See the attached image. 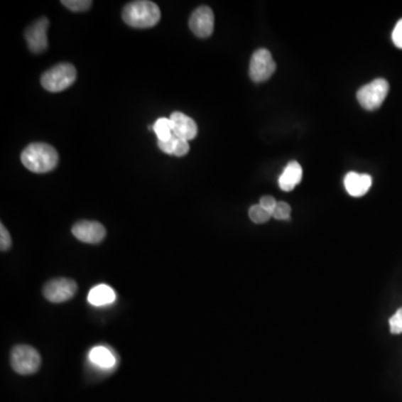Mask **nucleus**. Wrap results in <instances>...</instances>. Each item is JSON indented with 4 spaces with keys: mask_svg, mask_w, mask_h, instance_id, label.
<instances>
[{
    "mask_svg": "<svg viewBox=\"0 0 402 402\" xmlns=\"http://www.w3.org/2000/svg\"><path fill=\"white\" fill-rule=\"evenodd\" d=\"M91 0H63L62 5L65 6L66 9L75 13L87 11L92 6Z\"/></svg>",
    "mask_w": 402,
    "mask_h": 402,
    "instance_id": "obj_19",
    "label": "nucleus"
},
{
    "mask_svg": "<svg viewBox=\"0 0 402 402\" xmlns=\"http://www.w3.org/2000/svg\"><path fill=\"white\" fill-rule=\"evenodd\" d=\"M290 212H292V208L288 202L278 201L273 212L272 217L277 220H288L290 219Z\"/></svg>",
    "mask_w": 402,
    "mask_h": 402,
    "instance_id": "obj_20",
    "label": "nucleus"
},
{
    "mask_svg": "<svg viewBox=\"0 0 402 402\" xmlns=\"http://www.w3.org/2000/svg\"><path fill=\"white\" fill-rule=\"evenodd\" d=\"M72 234L76 239H79L82 243L99 244L104 241L107 236V230L102 224L99 222H91V220H81L76 222L72 228Z\"/></svg>",
    "mask_w": 402,
    "mask_h": 402,
    "instance_id": "obj_9",
    "label": "nucleus"
},
{
    "mask_svg": "<svg viewBox=\"0 0 402 402\" xmlns=\"http://www.w3.org/2000/svg\"><path fill=\"white\" fill-rule=\"evenodd\" d=\"M302 178H303V169L300 167V163L296 161H290L278 179L280 188L286 192L292 191L302 181Z\"/></svg>",
    "mask_w": 402,
    "mask_h": 402,
    "instance_id": "obj_13",
    "label": "nucleus"
},
{
    "mask_svg": "<svg viewBox=\"0 0 402 402\" xmlns=\"http://www.w3.org/2000/svg\"><path fill=\"white\" fill-rule=\"evenodd\" d=\"M11 247V234L5 226L1 224L0 225V249L1 251H9Z\"/></svg>",
    "mask_w": 402,
    "mask_h": 402,
    "instance_id": "obj_22",
    "label": "nucleus"
},
{
    "mask_svg": "<svg viewBox=\"0 0 402 402\" xmlns=\"http://www.w3.org/2000/svg\"><path fill=\"white\" fill-rule=\"evenodd\" d=\"M389 92V83L384 79H376L361 87L357 99L363 109L374 111L381 107Z\"/></svg>",
    "mask_w": 402,
    "mask_h": 402,
    "instance_id": "obj_5",
    "label": "nucleus"
},
{
    "mask_svg": "<svg viewBox=\"0 0 402 402\" xmlns=\"http://www.w3.org/2000/svg\"><path fill=\"white\" fill-rule=\"evenodd\" d=\"M89 359L92 362L101 368L110 369L115 364L114 355L105 347H97L92 349L89 352Z\"/></svg>",
    "mask_w": 402,
    "mask_h": 402,
    "instance_id": "obj_16",
    "label": "nucleus"
},
{
    "mask_svg": "<svg viewBox=\"0 0 402 402\" xmlns=\"http://www.w3.org/2000/svg\"><path fill=\"white\" fill-rule=\"evenodd\" d=\"M276 64L268 50L259 48L251 56L249 64V76L254 82L261 83L267 81L274 74Z\"/></svg>",
    "mask_w": 402,
    "mask_h": 402,
    "instance_id": "obj_6",
    "label": "nucleus"
},
{
    "mask_svg": "<svg viewBox=\"0 0 402 402\" xmlns=\"http://www.w3.org/2000/svg\"><path fill=\"white\" fill-rule=\"evenodd\" d=\"M21 160L29 171L46 173L58 167L60 157L55 148L50 144L32 143L25 148Z\"/></svg>",
    "mask_w": 402,
    "mask_h": 402,
    "instance_id": "obj_1",
    "label": "nucleus"
},
{
    "mask_svg": "<svg viewBox=\"0 0 402 402\" xmlns=\"http://www.w3.org/2000/svg\"><path fill=\"white\" fill-rule=\"evenodd\" d=\"M50 26V21L46 17L37 19L34 21L25 32L27 45L31 52L38 53L44 52L48 50V29Z\"/></svg>",
    "mask_w": 402,
    "mask_h": 402,
    "instance_id": "obj_8",
    "label": "nucleus"
},
{
    "mask_svg": "<svg viewBox=\"0 0 402 402\" xmlns=\"http://www.w3.org/2000/svg\"><path fill=\"white\" fill-rule=\"evenodd\" d=\"M249 216L251 222H255V224H265V222H268L272 218V214L267 212L259 204L254 205V206L249 208Z\"/></svg>",
    "mask_w": 402,
    "mask_h": 402,
    "instance_id": "obj_18",
    "label": "nucleus"
},
{
    "mask_svg": "<svg viewBox=\"0 0 402 402\" xmlns=\"http://www.w3.org/2000/svg\"><path fill=\"white\" fill-rule=\"evenodd\" d=\"M153 131L157 134L158 141H168L173 136V123L170 119H158L153 124Z\"/></svg>",
    "mask_w": 402,
    "mask_h": 402,
    "instance_id": "obj_17",
    "label": "nucleus"
},
{
    "mask_svg": "<svg viewBox=\"0 0 402 402\" xmlns=\"http://www.w3.org/2000/svg\"><path fill=\"white\" fill-rule=\"evenodd\" d=\"M77 284L70 278H56L46 283L43 288L45 298L52 303H64L75 296Z\"/></svg>",
    "mask_w": 402,
    "mask_h": 402,
    "instance_id": "obj_7",
    "label": "nucleus"
},
{
    "mask_svg": "<svg viewBox=\"0 0 402 402\" xmlns=\"http://www.w3.org/2000/svg\"><path fill=\"white\" fill-rule=\"evenodd\" d=\"M214 13L208 6H200L191 13L189 27L199 38H207L214 32Z\"/></svg>",
    "mask_w": 402,
    "mask_h": 402,
    "instance_id": "obj_10",
    "label": "nucleus"
},
{
    "mask_svg": "<svg viewBox=\"0 0 402 402\" xmlns=\"http://www.w3.org/2000/svg\"><path fill=\"white\" fill-rule=\"evenodd\" d=\"M158 146H159L161 151L170 154V156H175V157H183V156L188 153L189 149H190L188 141H185L183 138H178L175 134L168 141H158Z\"/></svg>",
    "mask_w": 402,
    "mask_h": 402,
    "instance_id": "obj_14",
    "label": "nucleus"
},
{
    "mask_svg": "<svg viewBox=\"0 0 402 402\" xmlns=\"http://www.w3.org/2000/svg\"><path fill=\"white\" fill-rule=\"evenodd\" d=\"M389 325L392 335H402V308L390 317Z\"/></svg>",
    "mask_w": 402,
    "mask_h": 402,
    "instance_id": "obj_21",
    "label": "nucleus"
},
{
    "mask_svg": "<svg viewBox=\"0 0 402 402\" xmlns=\"http://www.w3.org/2000/svg\"><path fill=\"white\" fill-rule=\"evenodd\" d=\"M372 185V178L369 175L349 173L344 178V187L352 197H362L368 192Z\"/></svg>",
    "mask_w": 402,
    "mask_h": 402,
    "instance_id": "obj_12",
    "label": "nucleus"
},
{
    "mask_svg": "<svg viewBox=\"0 0 402 402\" xmlns=\"http://www.w3.org/2000/svg\"><path fill=\"white\" fill-rule=\"evenodd\" d=\"M115 293L110 286L101 284L92 288L89 294V302L95 306L107 305L114 302Z\"/></svg>",
    "mask_w": 402,
    "mask_h": 402,
    "instance_id": "obj_15",
    "label": "nucleus"
},
{
    "mask_svg": "<svg viewBox=\"0 0 402 402\" xmlns=\"http://www.w3.org/2000/svg\"><path fill=\"white\" fill-rule=\"evenodd\" d=\"M277 202H278V201L275 200L274 197L265 196L261 199V201H259V205H261L263 208H265L267 212H269L273 214V212H274Z\"/></svg>",
    "mask_w": 402,
    "mask_h": 402,
    "instance_id": "obj_24",
    "label": "nucleus"
},
{
    "mask_svg": "<svg viewBox=\"0 0 402 402\" xmlns=\"http://www.w3.org/2000/svg\"><path fill=\"white\" fill-rule=\"evenodd\" d=\"M173 123V134L178 138H183L185 141L192 140L198 134V126L188 115L181 112H173L170 116Z\"/></svg>",
    "mask_w": 402,
    "mask_h": 402,
    "instance_id": "obj_11",
    "label": "nucleus"
},
{
    "mask_svg": "<svg viewBox=\"0 0 402 402\" xmlns=\"http://www.w3.org/2000/svg\"><path fill=\"white\" fill-rule=\"evenodd\" d=\"M392 42L398 48L402 50V19L398 21L392 32Z\"/></svg>",
    "mask_w": 402,
    "mask_h": 402,
    "instance_id": "obj_23",
    "label": "nucleus"
},
{
    "mask_svg": "<svg viewBox=\"0 0 402 402\" xmlns=\"http://www.w3.org/2000/svg\"><path fill=\"white\" fill-rule=\"evenodd\" d=\"M122 18L126 24L134 28H150L159 23L161 11L152 1L138 0L126 5L123 9Z\"/></svg>",
    "mask_w": 402,
    "mask_h": 402,
    "instance_id": "obj_2",
    "label": "nucleus"
},
{
    "mask_svg": "<svg viewBox=\"0 0 402 402\" xmlns=\"http://www.w3.org/2000/svg\"><path fill=\"white\" fill-rule=\"evenodd\" d=\"M11 368L21 376L36 374L42 364V358L38 351L31 345H16L11 350Z\"/></svg>",
    "mask_w": 402,
    "mask_h": 402,
    "instance_id": "obj_4",
    "label": "nucleus"
},
{
    "mask_svg": "<svg viewBox=\"0 0 402 402\" xmlns=\"http://www.w3.org/2000/svg\"><path fill=\"white\" fill-rule=\"evenodd\" d=\"M77 77L76 68L70 63L53 66L40 77V83L46 91L58 93L73 85Z\"/></svg>",
    "mask_w": 402,
    "mask_h": 402,
    "instance_id": "obj_3",
    "label": "nucleus"
}]
</instances>
